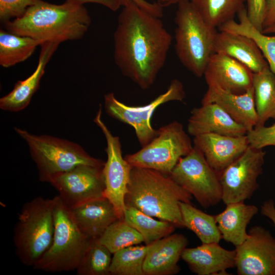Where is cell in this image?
<instances>
[{
	"label": "cell",
	"instance_id": "6da1fadb",
	"mask_svg": "<svg viewBox=\"0 0 275 275\" xmlns=\"http://www.w3.org/2000/svg\"><path fill=\"white\" fill-rule=\"evenodd\" d=\"M160 18L129 3L119 14L114 34L115 64L143 90L154 84L172 41Z\"/></svg>",
	"mask_w": 275,
	"mask_h": 275
},
{
	"label": "cell",
	"instance_id": "7a4b0ae2",
	"mask_svg": "<svg viewBox=\"0 0 275 275\" xmlns=\"http://www.w3.org/2000/svg\"><path fill=\"white\" fill-rule=\"evenodd\" d=\"M91 23L84 5L67 1L54 4L38 0L20 17L4 23L6 30L43 43H61L81 39Z\"/></svg>",
	"mask_w": 275,
	"mask_h": 275
},
{
	"label": "cell",
	"instance_id": "3957f363",
	"mask_svg": "<svg viewBox=\"0 0 275 275\" xmlns=\"http://www.w3.org/2000/svg\"><path fill=\"white\" fill-rule=\"evenodd\" d=\"M193 196L167 174L146 168L132 167L124 202L159 219L183 228L180 202L190 203Z\"/></svg>",
	"mask_w": 275,
	"mask_h": 275
},
{
	"label": "cell",
	"instance_id": "277c9868",
	"mask_svg": "<svg viewBox=\"0 0 275 275\" xmlns=\"http://www.w3.org/2000/svg\"><path fill=\"white\" fill-rule=\"evenodd\" d=\"M175 17V49L181 63L200 77L214 53L217 32L207 23L190 0H180Z\"/></svg>",
	"mask_w": 275,
	"mask_h": 275
},
{
	"label": "cell",
	"instance_id": "5b68a950",
	"mask_svg": "<svg viewBox=\"0 0 275 275\" xmlns=\"http://www.w3.org/2000/svg\"><path fill=\"white\" fill-rule=\"evenodd\" d=\"M54 197H37L23 204L13 232L15 254L33 267L50 246L54 234Z\"/></svg>",
	"mask_w": 275,
	"mask_h": 275
},
{
	"label": "cell",
	"instance_id": "8992f818",
	"mask_svg": "<svg viewBox=\"0 0 275 275\" xmlns=\"http://www.w3.org/2000/svg\"><path fill=\"white\" fill-rule=\"evenodd\" d=\"M54 198L52 241L33 268L50 272L76 270L91 239L80 230L70 208L58 196Z\"/></svg>",
	"mask_w": 275,
	"mask_h": 275
},
{
	"label": "cell",
	"instance_id": "52a82bcc",
	"mask_svg": "<svg viewBox=\"0 0 275 275\" xmlns=\"http://www.w3.org/2000/svg\"><path fill=\"white\" fill-rule=\"evenodd\" d=\"M14 129L27 143L42 182L50 183L57 175L80 164H104L105 162L91 156L74 142L48 135L33 134L18 127Z\"/></svg>",
	"mask_w": 275,
	"mask_h": 275
},
{
	"label": "cell",
	"instance_id": "ba28073f",
	"mask_svg": "<svg viewBox=\"0 0 275 275\" xmlns=\"http://www.w3.org/2000/svg\"><path fill=\"white\" fill-rule=\"evenodd\" d=\"M193 147L183 125L173 121L160 127L156 136L140 150L124 158L132 167L153 169L169 175Z\"/></svg>",
	"mask_w": 275,
	"mask_h": 275
},
{
	"label": "cell",
	"instance_id": "9c48e42d",
	"mask_svg": "<svg viewBox=\"0 0 275 275\" xmlns=\"http://www.w3.org/2000/svg\"><path fill=\"white\" fill-rule=\"evenodd\" d=\"M169 176L205 209L222 201L219 174L195 146L187 155L179 160Z\"/></svg>",
	"mask_w": 275,
	"mask_h": 275
},
{
	"label": "cell",
	"instance_id": "30bf717a",
	"mask_svg": "<svg viewBox=\"0 0 275 275\" xmlns=\"http://www.w3.org/2000/svg\"><path fill=\"white\" fill-rule=\"evenodd\" d=\"M185 97L183 85L178 79L171 81L167 90L147 104L128 105L118 100L113 93L104 97V108L112 118L131 126L142 147L149 144L158 134V129L151 124V117L160 105L172 101H182Z\"/></svg>",
	"mask_w": 275,
	"mask_h": 275
},
{
	"label": "cell",
	"instance_id": "8fae6325",
	"mask_svg": "<svg viewBox=\"0 0 275 275\" xmlns=\"http://www.w3.org/2000/svg\"><path fill=\"white\" fill-rule=\"evenodd\" d=\"M265 152L249 146L246 150L220 174L222 201L225 205L250 199L259 188Z\"/></svg>",
	"mask_w": 275,
	"mask_h": 275
},
{
	"label": "cell",
	"instance_id": "7c38bea8",
	"mask_svg": "<svg viewBox=\"0 0 275 275\" xmlns=\"http://www.w3.org/2000/svg\"><path fill=\"white\" fill-rule=\"evenodd\" d=\"M102 106L94 119L105 137L107 160L103 173L105 182L103 196L114 206L119 218H124L126 206L124 202L132 167L122 156L121 145L118 136L113 135L101 119Z\"/></svg>",
	"mask_w": 275,
	"mask_h": 275
},
{
	"label": "cell",
	"instance_id": "4fadbf2b",
	"mask_svg": "<svg viewBox=\"0 0 275 275\" xmlns=\"http://www.w3.org/2000/svg\"><path fill=\"white\" fill-rule=\"evenodd\" d=\"M103 166L80 164L57 175L49 183L64 204L71 208L104 197Z\"/></svg>",
	"mask_w": 275,
	"mask_h": 275
},
{
	"label": "cell",
	"instance_id": "5bb4252c",
	"mask_svg": "<svg viewBox=\"0 0 275 275\" xmlns=\"http://www.w3.org/2000/svg\"><path fill=\"white\" fill-rule=\"evenodd\" d=\"M235 250L238 274L275 275V238L268 230L260 226L252 227Z\"/></svg>",
	"mask_w": 275,
	"mask_h": 275
},
{
	"label": "cell",
	"instance_id": "9a60e30c",
	"mask_svg": "<svg viewBox=\"0 0 275 275\" xmlns=\"http://www.w3.org/2000/svg\"><path fill=\"white\" fill-rule=\"evenodd\" d=\"M203 75L207 85H216L235 94L243 93L253 87L252 71L237 60L221 53L212 55Z\"/></svg>",
	"mask_w": 275,
	"mask_h": 275
},
{
	"label": "cell",
	"instance_id": "2e32d148",
	"mask_svg": "<svg viewBox=\"0 0 275 275\" xmlns=\"http://www.w3.org/2000/svg\"><path fill=\"white\" fill-rule=\"evenodd\" d=\"M193 142L209 164L219 174L249 146L246 135L232 136L206 133L194 136Z\"/></svg>",
	"mask_w": 275,
	"mask_h": 275
},
{
	"label": "cell",
	"instance_id": "e0dca14e",
	"mask_svg": "<svg viewBox=\"0 0 275 275\" xmlns=\"http://www.w3.org/2000/svg\"><path fill=\"white\" fill-rule=\"evenodd\" d=\"M188 244L183 234L174 233L150 244L143 264L144 275H174L180 267L178 263Z\"/></svg>",
	"mask_w": 275,
	"mask_h": 275
},
{
	"label": "cell",
	"instance_id": "ac0fdd59",
	"mask_svg": "<svg viewBox=\"0 0 275 275\" xmlns=\"http://www.w3.org/2000/svg\"><path fill=\"white\" fill-rule=\"evenodd\" d=\"M235 249H225L216 242L186 248L181 255L189 269L198 275L228 274L227 270L235 267Z\"/></svg>",
	"mask_w": 275,
	"mask_h": 275
},
{
	"label": "cell",
	"instance_id": "d6986e66",
	"mask_svg": "<svg viewBox=\"0 0 275 275\" xmlns=\"http://www.w3.org/2000/svg\"><path fill=\"white\" fill-rule=\"evenodd\" d=\"M187 131L194 136L206 133L239 136L248 132L244 127L214 103L202 104L200 107L191 111Z\"/></svg>",
	"mask_w": 275,
	"mask_h": 275
},
{
	"label": "cell",
	"instance_id": "ffe728a7",
	"mask_svg": "<svg viewBox=\"0 0 275 275\" xmlns=\"http://www.w3.org/2000/svg\"><path fill=\"white\" fill-rule=\"evenodd\" d=\"M207 86L202 104H217L233 119L244 127L248 132L255 127L257 118L253 87L243 93L235 94L216 85Z\"/></svg>",
	"mask_w": 275,
	"mask_h": 275
},
{
	"label": "cell",
	"instance_id": "44dd1931",
	"mask_svg": "<svg viewBox=\"0 0 275 275\" xmlns=\"http://www.w3.org/2000/svg\"><path fill=\"white\" fill-rule=\"evenodd\" d=\"M60 44L46 42L40 45L38 62L34 71L24 80H18L12 90L0 99V108L4 111L17 112L24 109L30 103L39 87L46 65Z\"/></svg>",
	"mask_w": 275,
	"mask_h": 275
},
{
	"label": "cell",
	"instance_id": "7402d4cb",
	"mask_svg": "<svg viewBox=\"0 0 275 275\" xmlns=\"http://www.w3.org/2000/svg\"><path fill=\"white\" fill-rule=\"evenodd\" d=\"M70 209L80 230L91 239H99L108 226L119 219L114 206L104 197Z\"/></svg>",
	"mask_w": 275,
	"mask_h": 275
},
{
	"label": "cell",
	"instance_id": "603a6c76",
	"mask_svg": "<svg viewBox=\"0 0 275 275\" xmlns=\"http://www.w3.org/2000/svg\"><path fill=\"white\" fill-rule=\"evenodd\" d=\"M214 52L232 58L247 67L253 73L268 66L255 41L244 35L219 31L215 38Z\"/></svg>",
	"mask_w": 275,
	"mask_h": 275
},
{
	"label": "cell",
	"instance_id": "cb8c5ba5",
	"mask_svg": "<svg viewBox=\"0 0 275 275\" xmlns=\"http://www.w3.org/2000/svg\"><path fill=\"white\" fill-rule=\"evenodd\" d=\"M226 208L215 215L222 238L235 246L241 244L247 238L246 228L259 209L254 205L244 202L228 204Z\"/></svg>",
	"mask_w": 275,
	"mask_h": 275
},
{
	"label": "cell",
	"instance_id": "d4e9b609",
	"mask_svg": "<svg viewBox=\"0 0 275 275\" xmlns=\"http://www.w3.org/2000/svg\"><path fill=\"white\" fill-rule=\"evenodd\" d=\"M238 21L229 20L218 28L219 31L244 35L253 39L275 75V35H267L258 30L251 22L244 6L237 13Z\"/></svg>",
	"mask_w": 275,
	"mask_h": 275
},
{
	"label": "cell",
	"instance_id": "484cf974",
	"mask_svg": "<svg viewBox=\"0 0 275 275\" xmlns=\"http://www.w3.org/2000/svg\"><path fill=\"white\" fill-rule=\"evenodd\" d=\"M257 123L254 128L264 125L270 118L275 120V75L268 66L253 73Z\"/></svg>",
	"mask_w": 275,
	"mask_h": 275
},
{
	"label": "cell",
	"instance_id": "4316f807",
	"mask_svg": "<svg viewBox=\"0 0 275 275\" xmlns=\"http://www.w3.org/2000/svg\"><path fill=\"white\" fill-rule=\"evenodd\" d=\"M179 206L183 227L193 231L202 243H219L222 238L215 215L204 212L191 203L180 202Z\"/></svg>",
	"mask_w": 275,
	"mask_h": 275
},
{
	"label": "cell",
	"instance_id": "83f0119b",
	"mask_svg": "<svg viewBox=\"0 0 275 275\" xmlns=\"http://www.w3.org/2000/svg\"><path fill=\"white\" fill-rule=\"evenodd\" d=\"M41 44L40 41L31 37L1 30L0 65L8 68L24 61Z\"/></svg>",
	"mask_w": 275,
	"mask_h": 275
},
{
	"label": "cell",
	"instance_id": "f1b7e54d",
	"mask_svg": "<svg viewBox=\"0 0 275 275\" xmlns=\"http://www.w3.org/2000/svg\"><path fill=\"white\" fill-rule=\"evenodd\" d=\"M124 219L143 237L144 242L149 245L172 234L176 227L172 223L157 220L134 207H126Z\"/></svg>",
	"mask_w": 275,
	"mask_h": 275
},
{
	"label": "cell",
	"instance_id": "f546056e",
	"mask_svg": "<svg viewBox=\"0 0 275 275\" xmlns=\"http://www.w3.org/2000/svg\"><path fill=\"white\" fill-rule=\"evenodd\" d=\"M201 17L209 25L219 28L234 19L244 7L246 0H190Z\"/></svg>",
	"mask_w": 275,
	"mask_h": 275
},
{
	"label": "cell",
	"instance_id": "4dcf8cb0",
	"mask_svg": "<svg viewBox=\"0 0 275 275\" xmlns=\"http://www.w3.org/2000/svg\"><path fill=\"white\" fill-rule=\"evenodd\" d=\"M148 245H135L113 254L109 275H144L143 264Z\"/></svg>",
	"mask_w": 275,
	"mask_h": 275
},
{
	"label": "cell",
	"instance_id": "1f68e13d",
	"mask_svg": "<svg viewBox=\"0 0 275 275\" xmlns=\"http://www.w3.org/2000/svg\"><path fill=\"white\" fill-rule=\"evenodd\" d=\"M112 252L98 239H91L76 270L78 275H109Z\"/></svg>",
	"mask_w": 275,
	"mask_h": 275
},
{
	"label": "cell",
	"instance_id": "d6a6232c",
	"mask_svg": "<svg viewBox=\"0 0 275 275\" xmlns=\"http://www.w3.org/2000/svg\"><path fill=\"white\" fill-rule=\"evenodd\" d=\"M98 240L112 254L144 242L142 236L124 218H119L112 223Z\"/></svg>",
	"mask_w": 275,
	"mask_h": 275
},
{
	"label": "cell",
	"instance_id": "836d02e7",
	"mask_svg": "<svg viewBox=\"0 0 275 275\" xmlns=\"http://www.w3.org/2000/svg\"><path fill=\"white\" fill-rule=\"evenodd\" d=\"M38 0H0V20L7 22L22 16Z\"/></svg>",
	"mask_w": 275,
	"mask_h": 275
},
{
	"label": "cell",
	"instance_id": "e575fe53",
	"mask_svg": "<svg viewBox=\"0 0 275 275\" xmlns=\"http://www.w3.org/2000/svg\"><path fill=\"white\" fill-rule=\"evenodd\" d=\"M249 145L257 149L275 146V123L270 126L254 128L246 133Z\"/></svg>",
	"mask_w": 275,
	"mask_h": 275
},
{
	"label": "cell",
	"instance_id": "d590c367",
	"mask_svg": "<svg viewBox=\"0 0 275 275\" xmlns=\"http://www.w3.org/2000/svg\"><path fill=\"white\" fill-rule=\"evenodd\" d=\"M265 0H246V12L252 23L262 32Z\"/></svg>",
	"mask_w": 275,
	"mask_h": 275
},
{
	"label": "cell",
	"instance_id": "8d00e7d4",
	"mask_svg": "<svg viewBox=\"0 0 275 275\" xmlns=\"http://www.w3.org/2000/svg\"><path fill=\"white\" fill-rule=\"evenodd\" d=\"M262 28L264 34L275 29V0H265Z\"/></svg>",
	"mask_w": 275,
	"mask_h": 275
},
{
	"label": "cell",
	"instance_id": "74e56055",
	"mask_svg": "<svg viewBox=\"0 0 275 275\" xmlns=\"http://www.w3.org/2000/svg\"><path fill=\"white\" fill-rule=\"evenodd\" d=\"M122 6L133 3L141 9L155 16L161 18L163 8L156 2H150L147 0H120Z\"/></svg>",
	"mask_w": 275,
	"mask_h": 275
},
{
	"label": "cell",
	"instance_id": "f35d334b",
	"mask_svg": "<svg viewBox=\"0 0 275 275\" xmlns=\"http://www.w3.org/2000/svg\"><path fill=\"white\" fill-rule=\"evenodd\" d=\"M74 4L84 5L87 3H94L101 5L109 9L111 11H116L121 6L122 4L120 0H66Z\"/></svg>",
	"mask_w": 275,
	"mask_h": 275
},
{
	"label": "cell",
	"instance_id": "ab89813d",
	"mask_svg": "<svg viewBox=\"0 0 275 275\" xmlns=\"http://www.w3.org/2000/svg\"><path fill=\"white\" fill-rule=\"evenodd\" d=\"M261 214L268 218L275 227V205L273 200L265 201L261 206Z\"/></svg>",
	"mask_w": 275,
	"mask_h": 275
},
{
	"label": "cell",
	"instance_id": "60d3db41",
	"mask_svg": "<svg viewBox=\"0 0 275 275\" xmlns=\"http://www.w3.org/2000/svg\"><path fill=\"white\" fill-rule=\"evenodd\" d=\"M180 0H157L158 3L162 8L174 4H177Z\"/></svg>",
	"mask_w": 275,
	"mask_h": 275
},
{
	"label": "cell",
	"instance_id": "b9f144b4",
	"mask_svg": "<svg viewBox=\"0 0 275 275\" xmlns=\"http://www.w3.org/2000/svg\"><path fill=\"white\" fill-rule=\"evenodd\" d=\"M270 33H273L275 34V29L271 31Z\"/></svg>",
	"mask_w": 275,
	"mask_h": 275
}]
</instances>
